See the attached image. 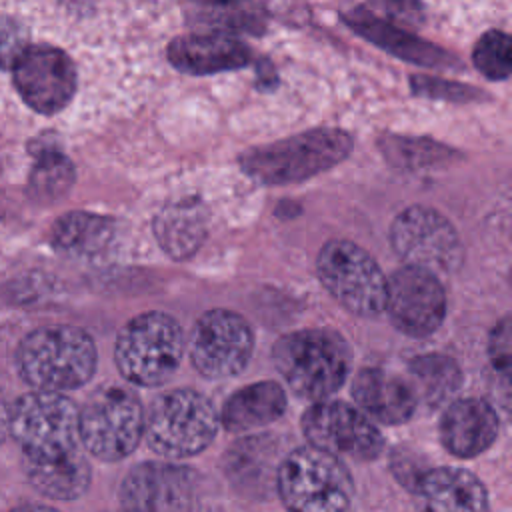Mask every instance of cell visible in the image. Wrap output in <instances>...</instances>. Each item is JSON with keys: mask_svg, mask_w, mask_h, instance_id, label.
<instances>
[{"mask_svg": "<svg viewBox=\"0 0 512 512\" xmlns=\"http://www.w3.org/2000/svg\"><path fill=\"white\" fill-rule=\"evenodd\" d=\"M18 376L38 392H70L88 384L98 352L92 336L76 326H42L26 334L16 348Z\"/></svg>", "mask_w": 512, "mask_h": 512, "instance_id": "1", "label": "cell"}, {"mask_svg": "<svg viewBox=\"0 0 512 512\" xmlns=\"http://www.w3.org/2000/svg\"><path fill=\"white\" fill-rule=\"evenodd\" d=\"M80 408L58 392L32 390L8 408V434L22 454V466H46L68 460L82 450Z\"/></svg>", "mask_w": 512, "mask_h": 512, "instance_id": "2", "label": "cell"}, {"mask_svg": "<svg viewBox=\"0 0 512 512\" xmlns=\"http://www.w3.org/2000/svg\"><path fill=\"white\" fill-rule=\"evenodd\" d=\"M272 362L296 396L318 402L346 382L352 352L338 332L306 328L278 338L272 348Z\"/></svg>", "mask_w": 512, "mask_h": 512, "instance_id": "3", "label": "cell"}, {"mask_svg": "<svg viewBox=\"0 0 512 512\" xmlns=\"http://www.w3.org/2000/svg\"><path fill=\"white\" fill-rule=\"evenodd\" d=\"M352 138L338 128H314L292 138L246 150L238 162L244 174L260 184L308 180L348 158Z\"/></svg>", "mask_w": 512, "mask_h": 512, "instance_id": "4", "label": "cell"}, {"mask_svg": "<svg viewBox=\"0 0 512 512\" xmlns=\"http://www.w3.org/2000/svg\"><path fill=\"white\" fill-rule=\"evenodd\" d=\"M220 420L214 404L190 388H174L152 400L144 416L148 446L172 460L192 458L216 438Z\"/></svg>", "mask_w": 512, "mask_h": 512, "instance_id": "5", "label": "cell"}, {"mask_svg": "<svg viewBox=\"0 0 512 512\" xmlns=\"http://www.w3.org/2000/svg\"><path fill=\"white\" fill-rule=\"evenodd\" d=\"M276 490L288 512H346L354 482L340 458L308 444L280 462Z\"/></svg>", "mask_w": 512, "mask_h": 512, "instance_id": "6", "label": "cell"}, {"mask_svg": "<svg viewBox=\"0 0 512 512\" xmlns=\"http://www.w3.org/2000/svg\"><path fill=\"white\" fill-rule=\"evenodd\" d=\"M182 326L164 312H144L126 322L114 346V360L124 380L156 388L166 384L184 354Z\"/></svg>", "mask_w": 512, "mask_h": 512, "instance_id": "7", "label": "cell"}, {"mask_svg": "<svg viewBox=\"0 0 512 512\" xmlns=\"http://www.w3.org/2000/svg\"><path fill=\"white\" fill-rule=\"evenodd\" d=\"M82 448L102 462L132 454L144 436V408L136 392L104 386L90 396L78 416Z\"/></svg>", "mask_w": 512, "mask_h": 512, "instance_id": "8", "label": "cell"}, {"mask_svg": "<svg viewBox=\"0 0 512 512\" xmlns=\"http://www.w3.org/2000/svg\"><path fill=\"white\" fill-rule=\"evenodd\" d=\"M318 278L332 298L356 316H378L386 304V276L358 244L328 240L316 258Z\"/></svg>", "mask_w": 512, "mask_h": 512, "instance_id": "9", "label": "cell"}, {"mask_svg": "<svg viewBox=\"0 0 512 512\" xmlns=\"http://www.w3.org/2000/svg\"><path fill=\"white\" fill-rule=\"evenodd\" d=\"M390 242L406 266L424 268L436 276L456 272L464 260L456 228L430 206L402 210L392 222Z\"/></svg>", "mask_w": 512, "mask_h": 512, "instance_id": "10", "label": "cell"}, {"mask_svg": "<svg viewBox=\"0 0 512 512\" xmlns=\"http://www.w3.org/2000/svg\"><path fill=\"white\" fill-rule=\"evenodd\" d=\"M300 426L310 446L336 458L370 462L384 450V438L374 422L340 400L314 402L302 414Z\"/></svg>", "mask_w": 512, "mask_h": 512, "instance_id": "11", "label": "cell"}, {"mask_svg": "<svg viewBox=\"0 0 512 512\" xmlns=\"http://www.w3.org/2000/svg\"><path fill=\"white\" fill-rule=\"evenodd\" d=\"M254 334L236 312L214 308L204 312L190 334V362L204 378H230L250 362Z\"/></svg>", "mask_w": 512, "mask_h": 512, "instance_id": "12", "label": "cell"}, {"mask_svg": "<svg viewBox=\"0 0 512 512\" xmlns=\"http://www.w3.org/2000/svg\"><path fill=\"white\" fill-rule=\"evenodd\" d=\"M392 324L412 338L436 332L446 316V292L436 274L402 266L386 278V304Z\"/></svg>", "mask_w": 512, "mask_h": 512, "instance_id": "13", "label": "cell"}, {"mask_svg": "<svg viewBox=\"0 0 512 512\" xmlns=\"http://www.w3.org/2000/svg\"><path fill=\"white\" fill-rule=\"evenodd\" d=\"M22 100L40 114L60 112L76 92V68L70 56L50 44H28L12 64Z\"/></svg>", "mask_w": 512, "mask_h": 512, "instance_id": "14", "label": "cell"}, {"mask_svg": "<svg viewBox=\"0 0 512 512\" xmlns=\"http://www.w3.org/2000/svg\"><path fill=\"white\" fill-rule=\"evenodd\" d=\"M192 488L188 468L144 462L126 474L120 486V504L130 512H188Z\"/></svg>", "mask_w": 512, "mask_h": 512, "instance_id": "15", "label": "cell"}, {"mask_svg": "<svg viewBox=\"0 0 512 512\" xmlns=\"http://www.w3.org/2000/svg\"><path fill=\"white\" fill-rule=\"evenodd\" d=\"M416 512H488L484 484L464 468H430L412 486Z\"/></svg>", "mask_w": 512, "mask_h": 512, "instance_id": "16", "label": "cell"}, {"mask_svg": "<svg viewBox=\"0 0 512 512\" xmlns=\"http://www.w3.org/2000/svg\"><path fill=\"white\" fill-rule=\"evenodd\" d=\"M498 416L480 398H460L446 406L440 418V442L456 458H474L498 436Z\"/></svg>", "mask_w": 512, "mask_h": 512, "instance_id": "17", "label": "cell"}, {"mask_svg": "<svg viewBox=\"0 0 512 512\" xmlns=\"http://www.w3.org/2000/svg\"><path fill=\"white\" fill-rule=\"evenodd\" d=\"M168 60L184 74H216L252 62V50L226 34H186L168 44Z\"/></svg>", "mask_w": 512, "mask_h": 512, "instance_id": "18", "label": "cell"}, {"mask_svg": "<svg viewBox=\"0 0 512 512\" xmlns=\"http://www.w3.org/2000/svg\"><path fill=\"white\" fill-rule=\"evenodd\" d=\"M352 398L380 424H402L416 410V392L402 378L380 368H364L352 380Z\"/></svg>", "mask_w": 512, "mask_h": 512, "instance_id": "19", "label": "cell"}, {"mask_svg": "<svg viewBox=\"0 0 512 512\" xmlns=\"http://www.w3.org/2000/svg\"><path fill=\"white\" fill-rule=\"evenodd\" d=\"M342 18L360 36L368 38L370 42L378 44L380 48H384L386 52L402 60H408L420 66H442V68L458 66V60L452 58L442 48L412 36L404 28H398L380 20L366 8H350L348 12L342 14Z\"/></svg>", "mask_w": 512, "mask_h": 512, "instance_id": "20", "label": "cell"}, {"mask_svg": "<svg viewBox=\"0 0 512 512\" xmlns=\"http://www.w3.org/2000/svg\"><path fill=\"white\" fill-rule=\"evenodd\" d=\"M208 232V210L198 198L168 202L154 218V234L160 248L176 260L190 258Z\"/></svg>", "mask_w": 512, "mask_h": 512, "instance_id": "21", "label": "cell"}, {"mask_svg": "<svg viewBox=\"0 0 512 512\" xmlns=\"http://www.w3.org/2000/svg\"><path fill=\"white\" fill-rule=\"evenodd\" d=\"M288 406L286 392L272 380H262L236 390L218 414L228 432H246L278 420Z\"/></svg>", "mask_w": 512, "mask_h": 512, "instance_id": "22", "label": "cell"}, {"mask_svg": "<svg viewBox=\"0 0 512 512\" xmlns=\"http://www.w3.org/2000/svg\"><path fill=\"white\" fill-rule=\"evenodd\" d=\"M114 222L108 216L92 212H68L52 226V246L68 256H96L114 240Z\"/></svg>", "mask_w": 512, "mask_h": 512, "instance_id": "23", "label": "cell"}, {"mask_svg": "<svg viewBox=\"0 0 512 512\" xmlns=\"http://www.w3.org/2000/svg\"><path fill=\"white\" fill-rule=\"evenodd\" d=\"M28 484L52 500H76L90 488L92 468L84 452L46 466H22Z\"/></svg>", "mask_w": 512, "mask_h": 512, "instance_id": "24", "label": "cell"}, {"mask_svg": "<svg viewBox=\"0 0 512 512\" xmlns=\"http://www.w3.org/2000/svg\"><path fill=\"white\" fill-rule=\"evenodd\" d=\"M410 374L414 378V392L418 390L422 398L440 406L448 402L460 388L462 372L458 364L444 354H424L410 360Z\"/></svg>", "mask_w": 512, "mask_h": 512, "instance_id": "25", "label": "cell"}, {"mask_svg": "<svg viewBox=\"0 0 512 512\" xmlns=\"http://www.w3.org/2000/svg\"><path fill=\"white\" fill-rule=\"evenodd\" d=\"M74 184L72 162L56 152L44 150L38 154L28 180V192L38 202H56L68 194Z\"/></svg>", "mask_w": 512, "mask_h": 512, "instance_id": "26", "label": "cell"}, {"mask_svg": "<svg viewBox=\"0 0 512 512\" xmlns=\"http://www.w3.org/2000/svg\"><path fill=\"white\" fill-rule=\"evenodd\" d=\"M474 66L490 80H506L512 70V40L506 32L490 30L474 46Z\"/></svg>", "mask_w": 512, "mask_h": 512, "instance_id": "27", "label": "cell"}, {"mask_svg": "<svg viewBox=\"0 0 512 512\" xmlns=\"http://www.w3.org/2000/svg\"><path fill=\"white\" fill-rule=\"evenodd\" d=\"M386 156L398 166H432L450 160L452 152L430 140H408V138H386L382 142Z\"/></svg>", "mask_w": 512, "mask_h": 512, "instance_id": "28", "label": "cell"}, {"mask_svg": "<svg viewBox=\"0 0 512 512\" xmlns=\"http://www.w3.org/2000/svg\"><path fill=\"white\" fill-rule=\"evenodd\" d=\"M368 10L392 26L398 24V28L418 26L424 16L420 0H372V8Z\"/></svg>", "mask_w": 512, "mask_h": 512, "instance_id": "29", "label": "cell"}, {"mask_svg": "<svg viewBox=\"0 0 512 512\" xmlns=\"http://www.w3.org/2000/svg\"><path fill=\"white\" fill-rule=\"evenodd\" d=\"M412 90L414 94L420 96H430V98H448V100H474L480 98V92L474 86H464L458 82H446L440 78H432V76H412Z\"/></svg>", "mask_w": 512, "mask_h": 512, "instance_id": "30", "label": "cell"}, {"mask_svg": "<svg viewBox=\"0 0 512 512\" xmlns=\"http://www.w3.org/2000/svg\"><path fill=\"white\" fill-rule=\"evenodd\" d=\"M26 30L12 18H0V68H12L26 50Z\"/></svg>", "mask_w": 512, "mask_h": 512, "instance_id": "31", "label": "cell"}, {"mask_svg": "<svg viewBox=\"0 0 512 512\" xmlns=\"http://www.w3.org/2000/svg\"><path fill=\"white\" fill-rule=\"evenodd\" d=\"M488 352H490L494 370L508 374V370H510V318L508 316H504L496 324V328L490 336Z\"/></svg>", "mask_w": 512, "mask_h": 512, "instance_id": "32", "label": "cell"}, {"mask_svg": "<svg viewBox=\"0 0 512 512\" xmlns=\"http://www.w3.org/2000/svg\"><path fill=\"white\" fill-rule=\"evenodd\" d=\"M8 512H60L48 504H40V502H26V504H18Z\"/></svg>", "mask_w": 512, "mask_h": 512, "instance_id": "33", "label": "cell"}, {"mask_svg": "<svg viewBox=\"0 0 512 512\" xmlns=\"http://www.w3.org/2000/svg\"><path fill=\"white\" fill-rule=\"evenodd\" d=\"M198 4H204V6H230V4H238L242 0H194Z\"/></svg>", "mask_w": 512, "mask_h": 512, "instance_id": "34", "label": "cell"}, {"mask_svg": "<svg viewBox=\"0 0 512 512\" xmlns=\"http://www.w3.org/2000/svg\"><path fill=\"white\" fill-rule=\"evenodd\" d=\"M8 432V410L0 412V434Z\"/></svg>", "mask_w": 512, "mask_h": 512, "instance_id": "35", "label": "cell"}, {"mask_svg": "<svg viewBox=\"0 0 512 512\" xmlns=\"http://www.w3.org/2000/svg\"><path fill=\"white\" fill-rule=\"evenodd\" d=\"M120 512H130V510H124V508H122V510H120Z\"/></svg>", "mask_w": 512, "mask_h": 512, "instance_id": "36", "label": "cell"}]
</instances>
